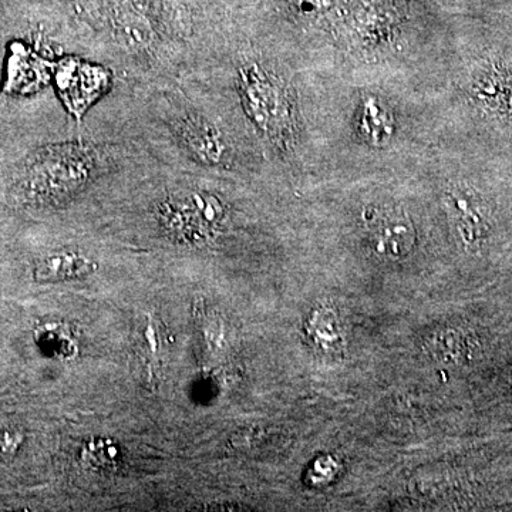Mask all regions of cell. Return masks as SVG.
<instances>
[{"label":"cell","instance_id":"cell-8","mask_svg":"<svg viewBox=\"0 0 512 512\" xmlns=\"http://www.w3.org/2000/svg\"><path fill=\"white\" fill-rule=\"evenodd\" d=\"M450 200L460 237L468 245L480 244L487 232V222H485L477 202L467 192L460 191L454 192Z\"/></svg>","mask_w":512,"mask_h":512},{"label":"cell","instance_id":"cell-5","mask_svg":"<svg viewBox=\"0 0 512 512\" xmlns=\"http://www.w3.org/2000/svg\"><path fill=\"white\" fill-rule=\"evenodd\" d=\"M242 93L249 116L265 130H271L281 114V97L264 70L258 66L242 69Z\"/></svg>","mask_w":512,"mask_h":512},{"label":"cell","instance_id":"cell-2","mask_svg":"<svg viewBox=\"0 0 512 512\" xmlns=\"http://www.w3.org/2000/svg\"><path fill=\"white\" fill-rule=\"evenodd\" d=\"M163 224L181 239H205L214 234L225 218L221 201L205 192H190L165 201L161 207Z\"/></svg>","mask_w":512,"mask_h":512},{"label":"cell","instance_id":"cell-13","mask_svg":"<svg viewBox=\"0 0 512 512\" xmlns=\"http://www.w3.org/2000/svg\"><path fill=\"white\" fill-rule=\"evenodd\" d=\"M431 352L441 357L444 362H458L466 353V343L461 335L454 330H443L434 335V343H431Z\"/></svg>","mask_w":512,"mask_h":512},{"label":"cell","instance_id":"cell-14","mask_svg":"<svg viewBox=\"0 0 512 512\" xmlns=\"http://www.w3.org/2000/svg\"><path fill=\"white\" fill-rule=\"evenodd\" d=\"M338 474L339 464L336 463L335 458L332 456H322L313 461L312 466L309 467L308 474H306V480L311 485L322 487V485L332 483L338 477Z\"/></svg>","mask_w":512,"mask_h":512},{"label":"cell","instance_id":"cell-12","mask_svg":"<svg viewBox=\"0 0 512 512\" xmlns=\"http://www.w3.org/2000/svg\"><path fill=\"white\" fill-rule=\"evenodd\" d=\"M306 330L316 345L323 349H330V346H335L340 340L338 320L332 312L325 309L312 313Z\"/></svg>","mask_w":512,"mask_h":512},{"label":"cell","instance_id":"cell-9","mask_svg":"<svg viewBox=\"0 0 512 512\" xmlns=\"http://www.w3.org/2000/svg\"><path fill=\"white\" fill-rule=\"evenodd\" d=\"M119 33L123 42L130 47H144L150 45L153 39V29L150 22L141 13L124 12L119 19Z\"/></svg>","mask_w":512,"mask_h":512},{"label":"cell","instance_id":"cell-16","mask_svg":"<svg viewBox=\"0 0 512 512\" xmlns=\"http://www.w3.org/2000/svg\"><path fill=\"white\" fill-rule=\"evenodd\" d=\"M292 2L303 13L319 12L332 5V0H292Z\"/></svg>","mask_w":512,"mask_h":512},{"label":"cell","instance_id":"cell-7","mask_svg":"<svg viewBox=\"0 0 512 512\" xmlns=\"http://www.w3.org/2000/svg\"><path fill=\"white\" fill-rule=\"evenodd\" d=\"M96 269V262L79 252H53L37 262L35 279L37 282L72 281L92 275Z\"/></svg>","mask_w":512,"mask_h":512},{"label":"cell","instance_id":"cell-4","mask_svg":"<svg viewBox=\"0 0 512 512\" xmlns=\"http://www.w3.org/2000/svg\"><path fill=\"white\" fill-rule=\"evenodd\" d=\"M109 76L99 69L80 62H66L57 74V84L67 107L83 113L106 89Z\"/></svg>","mask_w":512,"mask_h":512},{"label":"cell","instance_id":"cell-15","mask_svg":"<svg viewBox=\"0 0 512 512\" xmlns=\"http://www.w3.org/2000/svg\"><path fill=\"white\" fill-rule=\"evenodd\" d=\"M23 440L25 437L18 430L0 431V460L15 457L19 448L22 447Z\"/></svg>","mask_w":512,"mask_h":512},{"label":"cell","instance_id":"cell-3","mask_svg":"<svg viewBox=\"0 0 512 512\" xmlns=\"http://www.w3.org/2000/svg\"><path fill=\"white\" fill-rule=\"evenodd\" d=\"M363 221L370 248L380 258L399 261L413 251L416 231L404 212L394 208H369Z\"/></svg>","mask_w":512,"mask_h":512},{"label":"cell","instance_id":"cell-11","mask_svg":"<svg viewBox=\"0 0 512 512\" xmlns=\"http://www.w3.org/2000/svg\"><path fill=\"white\" fill-rule=\"evenodd\" d=\"M119 446L109 439L89 441L83 450V460L97 470H113L121 463Z\"/></svg>","mask_w":512,"mask_h":512},{"label":"cell","instance_id":"cell-1","mask_svg":"<svg viewBox=\"0 0 512 512\" xmlns=\"http://www.w3.org/2000/svg\"><path fill=\"white\" fill-rule=\"evenodd\" d=\"M96 165V151L87 144L69 143L50 148L30 167L26 190L42 200L70 195L89 183Z\"/></svg>","mask_w":512,"mask_h":512},{"label":"cell","instance_id":"cell-6","mask_svg":"<svg viewBox=\"0 0 512 512\" xmlns=\"http://www.w3.org/2000/svg\"><path fill=\"white\" fill-rule=\"evenodd\" d=\"M175 131L188 151L204 164H220L227 147L218 131L207 121L195 116H185L175 123Z\"/></svg>","mask_w":512,"mask_h":512},{"label":"cell","instance_id":"cell-10","mask_svg":"<svg viewBox=\"0 0 512 512\" xmlns=\"http://www.w3.org/2000/svg\"><path fill=\"white\" fill-rule=\"evenodd\" d=\"M362 130L375 144L386 143L392 134V120L380 107L377 100L370 99L365 104L362 116Z\"/></svg>","mask_w":512,"mask_h":512}]
</instances>
